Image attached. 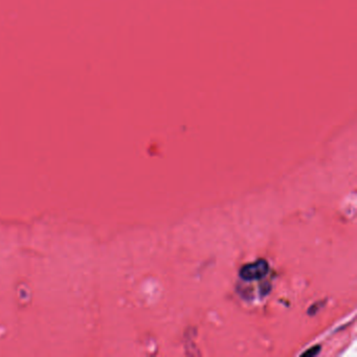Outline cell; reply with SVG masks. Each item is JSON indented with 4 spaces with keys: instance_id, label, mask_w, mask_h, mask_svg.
Here are the masks:
<instances>
[{
    "instance_id": "3",
    "label": "cell",
    "mask_w": 357,
    "mask_h": 357,
    "mask_svg": "<svg viewBox=\"0 0 357 357\" xmlns=\"http://www.w3.org/2000/svg\"><path fill=\"white\" fill-rule=\"evenodd\" d=\"M320 350H322V346H320V344H315V346L311 347L310 349H308L307 351L302 353V356H307V357L316 356L320 352Z\"/></svg>"
},
{
    "instance_id": "1",
    "label": "cell",
    "mask_w": 357,
    "mask_h": 357,
    "mask_svg": "<svg viewBox=\"0 0 357 357\" xmlns=\"http://www.w3.org/2000/svg\"><path fill=\"white\" fill-rule=\"evenodd\" d=\"M269 271L268 262L260 258L256 260L254 263H248L243 265L239 270V277L241 280L246 282L260 281L267 275Z\"/></svg>"
},
{
    "instance_id": "2",
    "label": "cell",
    "mask_w": 357,
    "mask_h": 357,
    "mask_svg": "<svg viewBox=\"0 0 357 357\" xmlns=\"http://www.w3.org/2000/svg\"><path fill=\"white\" fill-rule=\"evenodd\" d=\"M325 304H326V301H317L316 303L311 305V307L309 308L308 311H307L308 315H310V316L315 315L320 310V309H322L325 306Z\"/></svg>"
},
{
    "instance_id": "4",
    "label": "cell",
    "mask_w": 357,
    "mask_h": 357,
    "mask_svg": "<svg viewBox=\"0 0 357 357\" xmlns=\"http://www.w3.org/2000/svg\"><path fill=\"white\" fill-rule=\"evenodd\" d=\"M271 288H272V286H271V284H270L269 282H267V281L262 282V283L260 284V292H261V295H262V296H266L267 294L270 293Z\"/></svg>"
}]
</instances>
